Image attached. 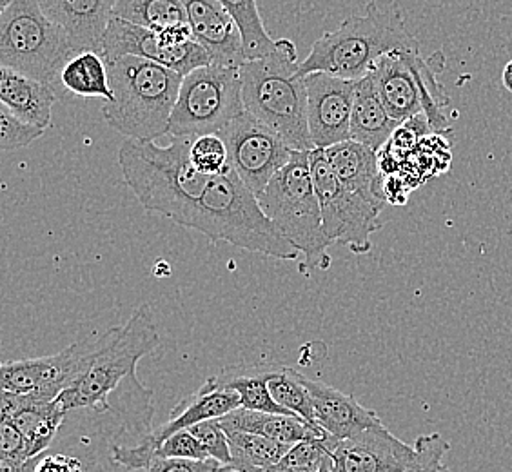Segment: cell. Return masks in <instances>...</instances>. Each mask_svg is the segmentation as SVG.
I'll use <instances>...</instances> for the list:
<instances>
[{
	"mask_svg": "<svg viewBox=\"0 0 512 472\" xmlns=\"http://www.w3.org/2000/svg\"><path fill=\"white\" fill-rule=\"evenodd\" d=\"M191 137H171L169 146L129 138L119 151L126 186L148 213L186 227L211 177L191 160Z\"/></svg>",
	"mask_w": 512,
	"mask_h": 472,
	"instance_id": "cell-1",
	"label": "cell"
},
{
	"mask_svg": "<svg viewBox=\"0 0 512 472\" xmlns=\"http://www.w3.org/2000/svg\"><path fill=\"white\" fill-rule=\"evenodd\" d=\"M295 42L276 40L275 50L240 66L244 109L293 151L315 149L307 120L306 75Z\"/></svg>",
	"mask_w": 512,
	"mask_h": 472,
	"instance_id": "cell-2",
	"label": "cell"
},
{
	"mask_svg": "<svg viewBox=\"0 0 512 472\" xmlns=\"http://www.w3.org/2000/svg\"><path fill=\"white\" fill-rule=\"evenodd\" d=\"M186 227L211 242H226L256 255L278 260H296L300 256L231 166L211 177Z\"/></svg>",
	"mask_w": 512,
	"mask_h": 472,
	"instance_id": "cell-3",
	"label": "cell"
},
{
	"mask_svg": "<svg viewBox=\"0 0 512 472\" xmlns=\"http://www.w3.org/2000/svg\"><path fill=\"white\" fill-rule=\"evenodd\" d=\"M420 51V42L407 30L398 2L380 8L369 2L364 15H351L333 31L316 39L302 60V73L324 71L347 80L364 79L378 59L393 51Z\"/></svg>",
	"mask_w": 512,
	"mask_h": 472,
	"instance_id": "cell-4",
	"label": "cell"
},
{
	"mask_svg": "<svg viewBox=\"0 0 512 472\" xmlns=\"http://www.w3.org/2000/svg\"><path fill=\"white\" fill-rule=\"evenodd\" d=\"M106 62L113 100L102 106V117L109 126L133 140H157L169 135L184 75L140 57Z\"/></svg>",
	"mask_w": 512,
	"mask_h": 472,
	"instance_id": "cell-5",
	"label": "cell"
},
{
	"mask_svg": "<svg viewBox=\"0 0 512 472\" xmlns=\"http://www.w3.org/2000/svg\"><path fill=\"white\" fill-rule=\"evenodd\" d=\"M258 200L278 231L306 256L307 269L329 267L327 249L333 242L325 235L309 151H293Z\"/></svg>",
	"mask_w": 512,
	"mask_h": 472,
	"instance_id": "cell-6",
	"label": "cell"
},
{
	"mask_svg": "<svg viewBox=\"0 0 512 472\" xmlns=\"http://www.w3.org/2000/svg\"><path fill=\"white\" fill-rule=\"evenodd\" d=\"M77 51L39 0H11L0 17V64L40 80L59 95L60 71Z\"/></svg>",
	"mask_w": 512,
	"mask_h": 472,
	"instance_id": "cell-7",
	"label": "cell"
},
{
	"mask_svg": "<svg viewBox=\"0 0 512 472\" xmlns=\"http://www.w3.org/2000/svg\"><path fill=\"white\" fill-rule=\"evenodd\" d=\"M160 345L155 316L148 304L140 305L128 322L120 325L115 340L95 358L88 373L60 394L66 411L106 409L109 396L128 376L137 373V365L146 354Z\"/></svg>",
	"mask_w": 512,
	"mask_h": 472,
	"instance_id": "cell-8",
	"label": "cell"
},
{
	"mask_svg": "<svg viewBox=\"0 0 512 472\" xmlns=\"http://www.w3.org/2000/svg\"><path fill=\"white\" fill-rule=\"evenodd\" d=\"M244 111L240 68L202 66L182 79L169 135L197 138L220 133Z\"/></svg>",
	"mask_w": 512,
	"mask_h": 472,
	"instance_id": "cell-9",
	"label": "cell"
},
{
	"mask_svg": "<svg viewBox=\"0 0 512 472\" xmlns=\"http://www.w3.org/2000/svg\"><path fill=\"white\" fill-rule=\"evenodd\" d=\"M117 333L119 327H111L108 331L86 336L57 354L4 362L0 367V389L53 402L88 373L95 358L115 340Z\"/></svg>",
	"mask_w": 512,
	"mask_h": 472,
	"instance_id": "cell-10",
	"label": "cell"
},
{
	"mask_svg": "<svg viewBox=\"0 0 512 472\" xmlns=\"http://www.w3.org/2000/svg\"><path fill=\"white\" fill-rule=\"evenodd\" d=\"M309 164L327 238L344 244L358 255L369 253L371 236L382 227L380 215L384 207L376 206L347 189L336 177L324 149H311Z\"/></svg>",
	"mask_w": 512,
	"mask_h": 472,
	"instance_id": "cell-11",
	"label": "cell"
},
{
	"mask_svg": "<svg viewBox=\"0 0 512 472\" xmlns=\"http://www.w3.org/2000/svg\"><path fill=\"white\" fill-rule=\"evenodd\" d=\"M218 135L226 142L229 166L256 197L293 155V149L282 138L247 111L229 122Z\"/></svg>",
	"mask_w": 512,
	"mask_h": 472,
	"instance_id": "cell-12",
	"label": "cell"
},
{
	"mask_svg": "<svg viewBox=\"0 0 512 472\" xmlns=\"http://www.w3.org/2000/svg\"><path fill=\"white\" fill-rule=\"evenodd\" d=\"M102 55L106 60L122 57H140L153 60L180 75L213 64L211 57L197 40H189L182 46H171L162 31L149 30L129 20L115 17L109 20L108 30L102 39Z\"/></svg>",
	"mask_w": 512,
	"mask_h": 472,
	"instance_id": "cell-13",
	"label": "cell"
},
{
	"mask_svg": "<svg viewBox=\"0 0 512 472\" xmlns=\"http://www.w3.org/2000/svg\"><path fill=\"white\" fill-rule=\"evenodd\" d=\"M307 120L315 148L327 149L351 138L356 80L331 73H307Z\"/></svg>",
	"mask_w": 512,
	"mask_h": 472,
	"instance_id": "cell-14",
	"label": "cell"
},
{
	"mask_svg": "<svg viewBox=\"0 0 512 472\" xmlns=\"http://www.w3.org/2000/svg\"><path fill=\"white\" fill-rule=\"evenodd\" d=\"M416 458L414 445L402 442L380 423L336 442L331 472H404Z\"/></svg>",
	"mask_w": 512,
	"mask_h": 472,
	"instance_id": "cell-15",
	"label": "cell"
},
{
	"mask_svg": "<svg viewBox=\"0 0 512 472\" xmlns=\"http://www.w3.org/2000/svg\"><path fill=\"white\" fill-rule=\"evenodd\" d=\"M193 37L209 53L211 62L240 68L247 60L237 20L220 0H184Z\"/></svg>",
	"mask_w": 512,
	"mask_h": 472,
	"instance_id": "cell-16",
	"label": "cell"
},
{
	"mask_svg": "<svg viewBox=\"0 0 512 472\" xmlns=\"http://www.w3.org/2000/svg\"><path fill=\"white\" fill-rule=\"evenodd\" d=\"M420 59V51H393L378 59L371 69L385 108L400 126L424 113Z\"/></svg>",
	"mask_w": 512,
	"mask_h": 472,
	"instance_id": "cell-17",
	"label": "cell"
},
{
	"mask_svg": "<svg viewBox=\"0 0 512 472\" xmlns=\"http://www.w3.org/2000/svg\"><path fill=\"white\" fill-rule=\"evenodd\" d=\"M0 413L17 425L26 445L30 458L40 456L50 449L57 440L68 411L59 400L42 402L31 398L30 394L0 393Z\"/></svg>",
	"mask_w": 512,
	"mask_h": 472,
	"instance_id": "cell-18",
	"label": "cell"
},
{
	"mask_svg": "<svg viewBox=\"0 0 512 472\" xmlns=\"http://www.w3.org/2000/svg\"><path fill=\"white\" fill-rule=\"evenodd\" d=\"M115 2L117 0H39L42 11L68 33L77 53L97 51L100 55Z\"/></svg>",
	"mask_w": 512,
	"mask_h": 472,
	"instance_id": "cell-19",
	"label": "cell"
},
{
	"mask_svg": "<svg viewBox=\"0 0 512 472\" xmlns=\"http://www.w3.org/2000/svg\"><path fill=\"white\" fill-rule=\"evenodd\" d=\"M302 382L311 396L316 423L336 442L382 423L380 416L375 411L358 404L355 396L342 393L320 380L306 378L304 374H302Z\"/></svg>",
	"mask_w": 512,
	"mask_h": 472,
	"instance_id": "cell-20",
	"label": "cell"
},
{
	"mask_svg": "<svg viewBox=\"0 0 512 472\" xmlns=\"http://www.w3.org/2000/svg\"><path fill=\"white\" fill-rule=\"evenodd\" d=\"M325 157L340 182L356 195L385 207L384 178L380 171L378 151L360 144L356 140H344L331 148L324 149Z\"/></svg>",
	"mask_w": 512,
	"mask_h": 472,
	"instance_id": "cell-21",
	"label": "cell"
},
{
	"mask_svg": "<svg viewBox=\"0 0 512 472\" xmlns=\"http://www.w3.org/2000/svg\"><path fill=\"white\" fill-rule=\"evenodd\" d=\"M240 407V396L231 389L218 384L217 376H209L195 393L186 396L180 404L173 407L168 422L157 427L151 438L160 443L171 434L189 429L206 420H220L226 414L233 413Z\"/></svg>",
	"mask_w": 512,
	"mask_h": 472,
	"instance_id": "cell-22",
	"label": "cell"
},
{
	"mask_svg": "<svg viewBox=\"0 0 512 472\" xmlns=\"http://www.w3.org/2000/svg\"><path fill=\"white\" fill-rule=\"evenodd\" d=\"M57 97L59 93L48 84L15 69L0 68V104L31 126L50 128L51 109Z\"/></svg>",
	"mask_w": 512,
	"mask_h": 472,
	"instance_id": "cell-23",
	"label": "cell"
},
{
	"mask_svg": "<svg viewBox=\"0 0 512 472\" xmlns=\"http://www.w3.org/2000/svg\"><path fill=\"white\" fill-rule=\"evenodd\" d=\"M400 124L385 108L378 91L375 75L369 71L364 79L356 80L355 102L351 113V140L380 151Z\"/></svg>",
	"mask_w": 512,
	"mask_h": 472,
	"instance_id": "cell-24",
	"label": "cell"
},
{
	"mask_svg": "<svg viewBox=\"0 0 512 472\" xmlns=\"http://www.w3.org/2000/svg\"><path fill=\"white\" fill-rule=\"evenodd\" d=\"M220 423L227 431L258 434L287 445H295L316 436H329L322 427H315L295 414L262 413L246 407H238L233 413L226 414L220 418Z\"/></svg>",
	"mask_w": 512,
	"mask_h": 472,
	"instance_id": "cell-25",
	"label": "cell"
},
{
	"mask_svg": "<svg viewBox=\"0 0 512 472\" xmlns=\"http://www.w3.org/2000/svg\"><path fill=\"white\" fill-rule=\"evenodd\" d=\"M60 88L82 99L113 100L108 62L97 51H80L60 71Z\"/></svg>",
	"mask_w": 512,
	"mask_h": 472,
	"instance_id": "cell-26",
	"label": "cell"
},
{
	"mask_svg": "<svg viewBox=\"0 0 512 472\" xmlns=\"http://www.w3.org/2000/svg\"><path fill=\"white\" fill-rule=\"evenodd\" d=\"M229 451H231V467L242 472L264 471L280 462L293 445L269 440L266 436L227 431Z\"/></svg>",
	"mask_w": 512,
	"mask_h": 472,
	"instance_id": "cell-27",
	"label": "cell"
},
{
	"mask_svg": "<svg viewBox=\"0 0 512 472\" xmlns=\"http://www.w3.org/2000/svg\"><path fill=\"white\" fill-rule=\"evenodd\" d=\"M113 15L155 31L188 24L184 0H117Z\"/></svg>",
	"mask_w": 512,
	"mask_h": 472,
	"instance_id": "cell-28",
	"label": "cell"
},
{
	"mask_svg": "<svg viewBox=\"0 0 512 472\" xmlns=\"http://www.w3.org/2000/svg\"><path fill=\"white\" fill-rule=\"evenodd\" d=\"M271 369H247L242 373L220 374L217 380L222 387L238 393L240 407H246L251 411H262V413L293 414L282 405L276 404L273 394L269 391Z\"/></svg>",
	"mask_w": 512,
	"mask_h": 472,
	"instance_id": "cell-29",
	"label": "cell"
},
{
	"mask_svg": "<svg viewBox=\"0 0 512 472\" xmlns=\"http://www.w3.org/2000/svg\"><path fill=\"white\" fill-rule=\"evenodd\" d=\"M269 391L273 394L276 404L282 405L289 413L300 416L307 423L320 427L316 423L315 409L306 385L302 382V374L291 367H273L269 376Z\"/></svg>",
	"mask_w": 512,
	"mask_h": 472,
	"instance_id": "cell-30",
	"label": "cell"
},
{
	"mask_svg": "<svg viewBox=\"0 0 512 472\" xmlns=\"http://www.w3.org/2000/svg\"><path fill=\"white\" fill-rule=\"evenodd\" d=\"M336 440L331 436H316L298 442L287 451L280 462L264 469L267 472H331L333 447Z\"/></svg>",
	"mask_w": 512,
	"mask_h": 472,
	"instance_id": "cell-31",
	"label": "cell"
},
{
	"mask_svg": "<svg viewBox=\"0 0 512 472\" xmlns=\"http://www.w3.org/2000/svg\"><path fill=\"white\" fill-rule=\"evenodd\" d=\"M227 11L237 20L244 46H246L247 59L264 57L269 51L275 50L276 40L267 33L264 20L258 10L256 0H220Z\"/></svg>",
	"mask_w": 512,
	"mask_h": 472,
	"instance_id": "cell-32",
	"label": "cell"
},
{
	"mask_svg": "<svg viewBox=\"0 0 512 472\" xmlns=\"http://www.w3.org/2000/svg\"><path fill=\"white\" fill-rule=\"evenodd\" d=\"M191 160L195 168L207 177H215L229 168L226 142L218 133L193 138Z\"/></svg>",
	"mask_w": 512,
	"mask_h": 472,
	"instance_id": "cell-33",
	"label": "cell"
},
{
	"mask_svg": "<svg viewBox=\"0 0 512 472\" xmlns=\"http://www.w3.org/2000/svg\"><path fill=\"white\" fill-rule=\"evenodd\" d=\"M46 129L31 126L11 113L10 109L0 104V146L4 151L22 149L30 146L37 138L44 135Z\"/></svg>",
	"mask_w": 512,
	"mask_h": 472,
	"instance_id": "cell-34",
	"label": "cell"
},
{
	"mask_svg": "<svg viewBox=\"0 0 512 472\" xmlns=\"http://www.w3.org/2000/svg\"><path fill=\"white\" fill-rule=\"evenodd\" d=\"M414 447L418 451V458L413 467L404 472H436L444 465V456L451 449L449 442H445L444 436L438 433L418 436Z\"/></svg>",
	"mask_w": 512,
	"mask_h": 472,
	"instance_id": "cell-35",
	"label": "cell"
},
{
	"mask_svg": "<svg viewBox=\"0 0 512 472\" xmlns=\"http://www.w3.org/2000/svg\"><path fill=\"white\" fill-rule=\"evenodd\" d=\"M155 456L162 458H188V460H209L211 456L207 454L204 445L200 443L197 436L191 433L189 429H182L175 434H171L166 440L157 443Z\"/></svg>",
	"mask_w": 512,
	"mask_h": 472,
	"instance_id": "cell-36",
	"label": "cell"
},
{
	"mask_svg": "<svg viewBox=\"0 0 512 472\" xmlns=\"http://www.w3.org/2000/svg\"><path fill=\"white\" fill-rule=\"evenodd\" d=\"M189 431L197 436L204 445L207 454L218 460L222 465H231V451L227 440L226 429L222 427L220 420H206L189 427Z\"/></svg>",
	"mask_w": 512,
	"mask_h": 472,
	"instance_id": "cell-37",
	"label": "cell"
},
{
	"mask_svg": "<svg viewBox=\"0 0 512 472\" xmlns=\"http://www.w3.org/2000/svg\"><path fill=\"white\" fill-rule=\"evenodd\" d=\"M0 460L15 463L31 460L24 436L8 418H2L0 422Z\"/></svg>",
	"mask_w": 512,
	"mask_h": 472,
	"instance_id": "cell-38",
	"label": "cell"
},
{
	"mask_svg": "<svg viewBox=\"0 0 512 472\" xmlns=\"http://www.w3.org/2000/svg\"><path fill=\"white\" fill-rule=\"evenodd\" d=\"M224 465L218 460H188V458H162L155 456L142 472H220Z\"/></svg>",
	"mask_w": 512,
	"mask_h": 472,
	"instance_id": "cell-39",
	"label": "cell"
},
{
	"mask_svg": "<svg viewBox=\"0 0 512 472\" xmlns=\"http://www.w3.org/2000/svg\"><path fill=\"white\" fill-rule=\"evenodd\" d=\"M502 82L503 88L507 89L509 93H512V60H509V62L505 64V68H503Z\"/></svg>",
	"mask_w": 512,
	"mask_h": 472,
	"instance_id": "cell-40",
	"label": "cell"
},
{
	"mask_svg": "<svg viewBox=\"0 0 512 472\" xmlns=\"http://www.w3.org/2000/svg\"><path fill=\"white\" fill-rule=\"evenodd\" d=\"M220 472H242L238 471V469H235V467H231V465H224V469Z\"/></svg>",
	"mask_w": 512,
	"mask_h": 472,
	"instance_id": "cell-41",
	"label": "cell"
},
{
	"mask_svg": "<svg viewBox=\"0 0 512 472\" xmlns=\"http://www.w3.org/2000/svg\"><path fill=\"white\" fill-rule=\"evenodd\" d=\"M11 0H2V10H4V8H6V6H8V4H10Z\"/></svg>",
	"mask_w": 512,
	"mask_h": 472,
	"instance_id": "cell-42",
	"label": "cell"
},
{
	"mask_svg": "<svg viewBox=\"0 0 512 472\" xmlns=\"http://www.w3.org/2000/svg\"><path fill=\"white\" fill-rule=\"evenodd\" d=\"M436 472H451L449 471V469H447V467H445V465H442V467H440V469H438V471Z\"/></svg>",
	"mask_w": 512,
	"mask_h": 472,
	"instance_id": "cell-43",
	"label": "cell"
},
{
	"mask_svg": "<svg viewBox=\"0 0 512 472\" xmlns=\"http://www.w3.org/2000/svg\"><path fill=\"white\" fill-rule=\"evenodd\" d=\"M256 472H267V471H256Z\"/></svg>",
	"mask_w": 512,
	"mask_h": 472,
	"instance_id": "cell-44",
	"label": "cell"
}]
</instances>
